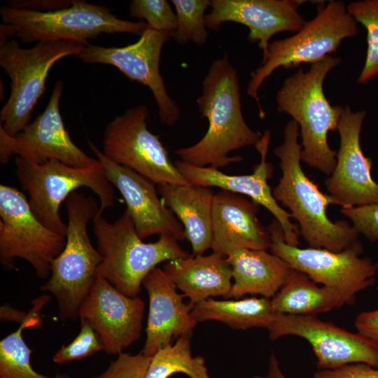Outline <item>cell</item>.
Wrapping results in <instances>:
<instances>
[{
  "label": "cell",
  "mask_w": 378,
  "mask_h": 378,
  "mask_svg": "<svg viewBox=\"0 0 378 378\" xmlns=\"http://www.w3.org/2000/svg\"><path fill=\"white\" fill-rule=\"evenodd\" d=\"M197 104L208 120V130L195 144L174 151L180 160L198 167H225L242 160L240 156H230L231 152L255 146L261 139L262 134L244 118L237 72L227 55L211 64Z\"/></svg>",
  "instance_id": "cell-1"
},
{
  "label": "cell",
  "mask_w": 378,
  "mask_h": 378,
  "mask_svg": "<svg viewBox=\"0 0 378 378\" xmlns=\"http://www.w3.org/2000/svg\"><path fill=\"white\" fill-rule=\"evenodd\" d=\"M300 128L296 122H287L283 143L274 150L279 158L282 176L272 189V195L290 211L298 223L300 234L311 248L341 252L360 244L359 233L345 220L331 221L326 210L338 203L323 193L317 184L307 176L301 166Z\"/></svg>",
  "instance_id": "cell-2"
},
{
  "label": "cell",
  "mask_w": 378,
  "mask_h": 378,
  "mask_svg": "<svg viewBox=\"0 0 378 378\" xmlns=\"http://www.w3.org/2000/svg\"><path fill=\"white\" fill-rule=\"evenodd\" d=\"M342 62L332 55L300 69L284 81L276 96V110L292 117L300 128L301 160L321 172L331 174L337 162V152L330 148V131H337L344 107L332 106L327 99L323 83L328 74Z\"/></svg>",
  "instance_id": "cell-3"
},
{
  "label": "cell",
  "mask_w": 378,
  "mask_h": 378,
  "mask_svg": "<svg viewBox=\"0 0 378 378\" xmlns=\"http://www.w3.org/2000/svg\"><path fill=\"white\" fill-rule=\"evenodd\" d=\"M68 216L66 244L53 260L48 281L40 289L56 299L62 322L78 318L80 307L98 274L102 258L90 241L88 223L100 206L93 197L74 191L66 200Z\"/></svg>",
  "instance_id": "cell-4"
},
{
  "label": "cell",
  "mask_w": 378,
  "mask_h": 378,
  "mask_svg": "<svg viewBox=\"0 0 378 378\" xmlns=\"http://www.w3.org/2000/svg\"><path fill=\"white\" fill-rule=\"evenodd\" d=\"M93 230L102 258L97 274L128 297L138 296L144 280L158 264L188 256L178 241L167 234L159 236L155 242L143 241L126 211L113 222L99 213Z\"/></svg>",
  "instance_id": "cell-5"
},
{
  "label": "cell",
  "mask_w": 378,
  "mask_h": 378,
  "mask_svg": "<svg viewBox=\"0 0 378 378\" xmlns=\"http://www.w3.org/2000/svg\"><path fill=\"white\" fill-rule=\"evenodd\" d=\"M15 164L17 179L29 196L31 211L43 225L57 234L66 237L67 232L59 206L78 188H89L98 196L100 214L115 205L114 187L99 160L92 165L77 167L57 160L37 164L17 157Z\"/></svg>",
  "instance_id": "cell-6"
},
{
  "label": "cell",
  "mask_w": 378,
  "mask_h": 378,
  "mask_svg": "<svg viewBox=\"0 0 378 378\" xmlns=\"http://www.w3.org/2000/svg\"><path fill=\"white\" fill-rule=\"evenodd\" d=\"M358 33V23L349 15L343 1H330L327 4L318 1L315 17L304 21L294 35L270 42L267 56L252 73L246 90L255 100L260 117L263 118L265 112L258 90L276 69L320 62L335 52L344 39L354 37Z\"/></svg>",
  "instance_id": "cell-7"
},
{
  "label": "cell",
  "mask_w": 378,
  "mask_h": 378,
  "mask_svg": "<svg viewBox=\"0 0 378 378\" xmlns=\"http://www.w3.org/2000/svg\"><path fill=\"white\" fill-rule=\"evenodd\" d=\"M10 37L22 43L64 41L89 45L88 40L102 34H140L146 22L124 20L105 6L84 1H73L66 8L40 12L4 6L0 10Z\"/></svg>",
  "instance_id": "cell-8"
},
{
  "label": "cell",
  "mask_w": 378,
  "mask_h": 378,
  "mask_svg": "<svg viewBox=\"0 0 378 378\" xmlns=\"http://www.w3.org/2000/svg\"><path fill=\"white\" fill-rule=\"evenodd\" d=\"M85 45L64 41L36 43L30 48L1 35L0 66L11 80L10 97L0 112V127L9 136L30 122L33 108L43 94L49 71L56 62L77 55Z\"/></svg>",
  "instance_id": "cell-9"
},
{
  "label": "cell",
  "mask_w": 378,
  "mask_h": 378,
  "mask_svg": "<svg viewBox=\"0 0 378 378\" xmlns=\"http://www.w3.org/2000/svg\"><path fill=\"white\" fill-rule=\"evenodd\" d=\"M66 237L43 225L28 200L16 188L0 186V262L15 267V260L27 261L41 279L50 277L53 260L62 251Z\"/></svg>",
  "instance_id": "cell-10"
},
{
  "label": "cell",
  "mask_w": 378,
  "mask_h": 378,
  "mask_svg": "<svg viewBox=\"0 0 378 378\" xmlns=\"http://www.w3.org/2000/svg\"><path fill=\"white\" fill-rule=\"evenodd\" d=\"M267 229L271 235L270 251L294 270L307 274L316 284L344 293L356 295L372 286L378 272V262L361 258V243L341 252L325 248H300L288 244L279 223L274 219Z\"/></svg>",
  "instance_id": "cell-11"
},
{
  "label": "cell",
  "mask_w": 378,
  "mask_h": 378,
  "mask_svg": "<svg viewBox=\"0 0 378 378\" xmlns=\"http://www.w3.org/2000/svg\"><path fill=\"white\" fill-rule=\"evenodd\" d=\"M148 110L140 104L116 116L107 125L103 138V154L113 162L130 168L156 185L189 183L172 162L160 140L147 128Z\"/></svg>",
  "instance_id": "cell-12"
},
{
  "label": "cell",
  "mask_w": 378,
  "mask_h": 378,
  "mask_svg": "<svg viewBox=\"0 0 378 378\" xmlns=\"http://www.w3.org/2000/svg\"><path fill=\"white\" fill-rule=\"evenodd\" d=\"M172 34L147 28L133 44L125 47L89 44L76 57L88 64L114 66L130 79L147 86L157 104L161 122L172 127L179 119L180 109L169 95L160 72L162 48Z\"/></svg>",
  "instance_id": "cell-13"
},
{
  "label": "cell",
  "mask_w": 378,
  "mask_h": 378,
  "mask_svg": "<svg viewBox=\"0 0 378 378\" xmlns=\"http://www.w3.org/2000/svg\"><path fill=\"white\" fill-rule=\"evenodd\" d=\"M63 83L58 80L44 111L15 136L0 127V161L6 164L13 155L41 164L57 160L77 167L94 164L97 158L88 155L71 139L59 111Z\"/></svg>",
  "instance_id": "cell-14"
},
{
  "label": "cell",
  "mask_w": 378,
  "mask_h": 378,
  "mask_svg": "<svg viewBox=\"0 0 378 378\" xmlns=\"http://www.w3.org/2000/svg\"><path fill=\"white\" fill-rule=\"evenodd\" d=\"M271 340L286 335L304 338L311 345L319 370L353 363L378 368V344L357 333L320 320L316 316L276 314L267 328Z\"/></svg>",
  "instance_id": "cell-15"
},
{
  "label": "cell",
  "mask_w": 378,
  "mask_h": 378,
  "mask_svg": "<svg viewBox=\"0 0 378 378\" xmlns=\"http://www.w3.org/2000/svg\"><path fill=\"white\" fill-rule=\"evenodd\" d=\"M144 311L141 298L124 295L98 275L80 307L78 318L94 329L106 354L119 355L140 338Z\"/></svg>",
  "instance_id": "cell-16"
},
{
  "label": "cell",
  "mask_w": 378,
  "mask_h": 378,
  "mask_svg": "<svg viewBox=\"0 0 378 378\" xmlns=\"http://www.w3.org/2000/svg\"><path fill=\"white\" fill-rule=\"evenodd\" d=\"M365 116V111L354 112L346 105L339 122L340 144L336 165L325 185L342 208L378 202V183L371 174L372 160L365 155L360 144Z\"/></svg>",
  "instance_id": "cell-17"
},
{
  "label": "cell",
  "mask_w": 378,
  "mask_h": 378,
  "mask_svg": "<svg viewBox=\"0 0 378 378\" xmlns=\"http://www.w3.org/2000/svg\"><path fill=\"white\" fill-rule=\"evenodd\" d=\"M88 143L101 162L108 181L123 197L127 206L125 211L141 239L162 234L172 236L178 241L186 239L183 226L159 197L155 183L113 162L90 140Z\"/></svg>",
  "instance_id": "cell-18"
},
{
  "label": "cell",
  "mask_w": 378,
  "mask_h": 378,
  "mask_svg": "<svg viewBox=\"0 0 378 378\" xmlns=\"http://www.w3.org/2000/svg\"><path fill=\"white\" fill-rule=\"evenodd\" d=\"M271 134L265 130L255 145L260 155V162L253 172L246 175H230L212 167H198L180 160L174 162L179 172L191 185L206 188L216 187L251 200L267 209L281 226L285 241L291 246L299 245V227L293 223L290 214L279 206L272 195L268 180L273 174V166L267 162Z\"/></svg>",
  "instance_id": "cell-19"
},
{
  "label": "cell",
  "mask_w": 378,
  "mask_h": 378,
  "mask_svg": "<svg viewBox=\"0 0 378 378\" xmlns=\"http://www.w3.org/2000/svg\"><path fill=\"white\" fill-rule=\"evenodd\" d=\"M301 0H212L205 15L206 29L217 31L223 23L234 22L248 28V40L258 43L265 59L270 40L274 34L297 32L305 20L298 11Z\"/></svg>",
  "instance_id": "cell-20"
},
{
  "label": "cell",
  "mask_w": 378,
  "mask_h": 378,
  "mask_svg": "<svg viewBox=\"0 0 378 378\" xmlns=\"http://www.w3.org/2000/svg\"><path fill=\"white\" fill-rule=\"evenodd\" d=\"M260 205L244 196L220 190L212 208L213 252L227 256L242 248L268 250L271 235L258 218Z\"/></svg>",
  "instance_id": "cell-21"
},
{
  "label": "cell",
  "mask_w": 378,
  "mask_h": 378,
  "mask_svg": "<svg viewBox=\"0 0 378 378\" xmlns=\"http://www.w3.org/2000/svg\"><path fill=\"white\" fill-rule=\"evenodd\" d=\"M143 286L149 298L146 339L141 351L151 357L183 335H192L197 321L191 315L193 305L183 301V295L162 268L155 267L145 278Z\"/></svg>",
  "instance_id": "cell-22"
},
{
  "label": "cell",
  "mask_w": 378,
  "mask_h": 378,
  "mask_svg": "<svg viewBox=\"0 0 378 378\" xmlns=\"http://www.w3.org/2000/svg\"><path fill=\"white\" fill-rule=\"evenodd\" d=\"M162 269L193 306L210 297L228 298L232 289V267L217 253L169 260Z\"/></svg>",
  "instance_id": "cell-23"
},
{
  "label": "cell",
  "mask_w": 378,
  "mask_h": 378,
  "mask_svg": "<svg viewBox=\"0 0 378 378\" xmlns=\"http://www.w3.org/2000/svg\"><path fill=\"white\" fill-rule=\"evenodd\" d=\"M157 190L164 204L183 226L192 246V255H202L211 248L213 190L191 184L167 183L158 184Z\"/></svg>",
  "instance_id": "cell-24"
},
{
  "label": "cell",
  "mask_w": 378,
  "mask_h": 378,
  "mask_svg": "<svg viewBox=\"0 0 378 378\" xmlns=\"http://www.w3.org/2000/svg\"><path fill=\"white\" fill-rule=\"evenodd\" d=\"M232 271L228 298L247 294L272 298L288 278L292 268L267 250L238 249L227 256Z\"/></svg>",
  "instance_id": "cell-25"
},
{
  "label": "cell",
  "mask_w": 378,
  "mask_h": 378,
  "mask_svg": "<svg viewBox=\"0 0 378 378\" xmlns=\"http://www.w3.org/2000/svg\"><path fill=\"white\" fill-rule=\"evenodd\" d=\"M353 300L344 293L317 286L307 274L292 269L283 286L272 298L271 302L276 314L316 316L340 308Z\"/></svg>",
  "instance_id": "cell-26"
},
{
  "label": "cell",
  "mask_w": 378,
  "mask_h": 378,
  "mask_svg": "<svg viewBox=\"0 0 378 378\" xmlns=\"http://www.w3.org/2000/svg\"><path fill=\"white\" fill-rule=\"evenodd\" d=\"M276 314L271 299L265 297L236 300L209 298L195 304L191 311L192 316L197 323L216 321L234 330L267 329Z\"/></svg>",
  "instance_id": "cell-27"
},
{
  "label": "cell",
  "mask_w": 378,
  "mask_h": 378,
  "mask_svg": "<svg viewBox=\"0 0 378 378\" xmlns=\"http://www.w3.org/2000/svg\"><path fill=\"white\" fill-rule=\"evenodd\" d=\"M192 335H183L174 344L158 350L153 356L145 378H169L181 372L190 378H211L202 356H192L190 350Z\"/></svg>",
  "instance_id": "cell-28"
},
{
  "label": "cell",
  "mask_w": 378,
  "mask_h": 378,
  "mask_svg": "<svg viewBox=\"0 0 378 378\" xmlns=\"http://www.w3.org/2000/svg\"><path fill=\"white\" fill-rule=\"evenodd\" d=\"M42 324L41 312L21 323L13 332L0 342V378H71L67 374L48 377L36 372L31 367V349L22 337V330Z\"/></svg>",
  "instance_id": "cell-29"
},
{
  "label": "cell",
  "mask_w": 378,
  "mask_h": 378,
  "mask_svg": "<svg viewBox=\"0 0 378 378\" xmlns=\"http://www.w3.org/2000/svg\"><path fill=\"white\" fill-rule=\"evenodd\" d=\"M349 15L367 31V50L363 67L356 80L365 84L378 76V0L351 1L346 5Z\"/></svg>",
  "instance_id": "cell-30"
},
{
  "label": "cell",
  "mask_w": 378,
  "mask_h": 378,
  "mask_svg": "<svg viewBox=\"0 0 378 378\" xmlns=\"http://www.w3.org/2000/svg\"><path fill=\"white\" fill-rule=\"evenodd\" d=\"M176 17V27L172 38L183 44L192 42L204 45L208 37L205 26V10L211 5L209 0H172Z\"/></svg>",
  "instance_id": "cell-31"
},
{
  "label": "cell",
  "mask_w": 378,
  "mask_h": 378,
  "mask_svg": "<svg viewBox=\"0 0 378 378\" xmlns=\"http://www.w3.org/2000/svg\"><path fill=\"white\" fill-rule=\"evenodd\" d=\"M130 14L146 20L148 28L156 31L173 33L176 27V13L165 0H133Z\"/></svg>",
  "instance_id": "cell-32"
},
{
  "label": "cell",
  "mask_w": 378,
  "mask_h": 378,
  "mask_svg": "<svg viewBox=\"0 0 378 378\" xmlns=\"http://www.w3.org/2000/svg\"><path fill=\"white\" fill-rule=\"evenodd\" d=\"M102 350H104V346L97 332L88 322L80 321V330L78 335L55 354L52 361L64 364L81 360Z\"/></svg>",
  "instance_id": "cell-33"
},
{
  "label": "cell",
  "mask_w": 378,
  "mask_h": 378,
  "mask_svg": "<svg viewBox=\"0 0 378 378\" xmlns=\"http://www.w3.org/2000/svg\"><path fill=\"white\" fill-rule=\"evenodd\" d=\"M101 374L91 378H145L151 357L121 353Z\"/></svg>",
  "instance_id": "cell-34"
},
{
  "label": "cell",
  "mask_w": 378,
  "mask_h": 378,
  "mask_svg": "<svg viewBox=\"0 0 378 378\" xmlns=\"http://www.w3.org/2000/svg\"><path fill=\"white\" fill-rule=\"evenodd\" d=\"M341 212L350 219L354 227L368 240H378V202L349 208Z\"/></svg>",
  "instance_id": "cell-35"
},
{
  "label": "cell",
  "mask_w": 378,
  "mask_h": 378,
  "mask_svg": "<svg viewBox=\"0 0 378 378\" xmlns=\"http://www.w3.org/2000/svg\"><path fill=\"white\" fill-rule=\"evenodd\" d=\"M312 378H378V368L353 363L331 370H318Z\"/></svg>",
  "instance_id": "cell-36"
},
{
  "label": "cell",
  "mask_w": 378,
  "mask_h": 378,
  "mask_svg": "<svg viewBox=\"0 0 378 378\" xmlns=\"http://www.w3.org/2000/svg\"><path fill=\"white\" fill-rule=\"evenodd\" d=\"M51 296L43 295L35 298L32 302V308L29 312H24L12 307L9 304H5L0 308V318L1 321H15L24 323L35 314L41 312L43 307L50 300Z\"/></svg>",
  "instance_id": "cell-37"
},
{
  "label": "cell",
  "mask_w": 378,
  "mask_h": 378,
  "mask_svg": "<svg viewBox=\"0 0 378 378\" xmlns=\"http://www.w3.org/2000/svg\"><path fill=\"white\" fill-rule=\"evenodd\" d=\"M8 6L23 10H29L40 12H49L62 9L70 6L73 1L66 0H35V1H9Z\"/></svg>",
  "instance_id": "cell-38"
},
{
  "label": "cell",
  "mask_w": 378,
  "mask_h": 378,
  "mask_svg": "<svg viewBox=\"0 0 378 378\" xmlns=\"http://www.w3.org/2000/svg\"><path fill=\"white\" fill-rule=\"evenodd\" d=\"M355 326L359 334L378 344V309L359 314Z\"/></svg>",
  "instance_id": "cell-39"
},
{
  "label": "cell",
  "mask_w": 378,
  "mask_h": 378,
  "mask_svg": "<svg viewBox=\"0 0 378 378\" xmlns=\"http://www.w3.org/2000/svg\"><path fill=\"white\" fill-rule=\"evenodd\" d=\"M252 378H286L282 372L279 361L274 353H272L269 359L268 371L264 376L256 375Z\"/></svg>",
  "instance_id": "cell-40"
}]
</instances>
